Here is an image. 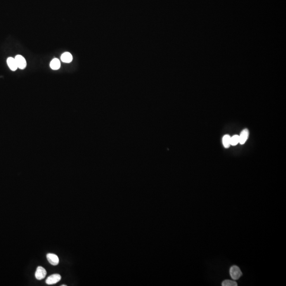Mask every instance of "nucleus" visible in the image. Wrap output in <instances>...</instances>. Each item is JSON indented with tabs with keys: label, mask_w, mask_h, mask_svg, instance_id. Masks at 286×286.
Returning a JSON list of instances; mask_svg holds the SVG:
<instances>
[{
	"label": "nucleus",
	"mask_w": 286,
	"mask_h": 286,
	"mask_svg": "<svg viewBox=\"0 0 286 286\" xmlns=\"http://www.w3.org/2000/svg\"><path fill=\"white\" fill-rule=\"evenodd\" d=\"M47 274V271L43 267H39L37 268L36 271L35 272V277L38 280H40L44 279Z\"/></svg>",
	"instance_id": "obj_3"
},
{
	"label": "nucleus",
	"mask_w": 286,
	"mask_h": 286,
	"mask_svg": "<svg viewBox=\"0 0 286 286\" xmlns=\"http://www.w3.org/2000/svg\"><path fill=\"white\" fill-rule=\"evenodd\" d=\"M61 279V276L59 274H54L51 275L46 280L47 284H54L59 282Z\"/></svg>",
	"instance_id": "obj_4"
},
{
	"label": "nucleus",
	"mask_w": 286,
	"mask_h": 286,
	"mask_svg": "<svg viewBox=\"0 0 286 286\" xmlns=\"http://www.w3.org/2000/svg\"><path fill=\"white\" fill-rule=\"evenodd\" d=\"M231 145L235 146L239 143V136L238 135H234L231 137Z\"/></svg>",
	"instance_id": "obj_12"
},
{
	"label": "nucleus",
	"mask_w": 286,
	"mask_h": 286,
	"mask_svg": "<svg viewBox=\"0 0 286 286\" xmlns=\"http://www.w3.org/2000/svg\"><path fill=\"white\" fill-rule=\"evenodd\" d=\"M47 260L52 265H57L59 263V258L57 255L53 253H48L47 255Z\"/></svg>",
	"instance_id": "obj_6"
},
{
	"label": "nucleus",
	"mask_w": 286,
	"mask_h": 286,
	"mask_svg": "<svg viewBox=\"0 0 286 286\" xmlns=\"http://www.w3.org/2000/svg\"><path fill=\"white\" fill-rule=\"evenodd\" d=\"M223 286H237L238 283L235 281L229 280H225L222 283Z\"/></svg>",
	"instance_id": "obj_11"
},
{
	"label": "nucleus",
	"mask_w": 286,
	"mask_h": 286,
	"mask_svg": "<svg viewBox=\"0 0 286 286\" xmlns=\"http://www.w3.org/2000/svg\"><path fill=\"white\" fill-rule=\"evenodd\" d=\"M61 60L63 62L69 63L73 60V57L71 53L68 52L64 53L61 56Z\"/></svg>",
	"instance_id": "obj_8"
},
{
	"label": "nucleus",
	"mask_w": 286,
	"mask_h": 286,
	"mask_svg": "<svg viewBox=\"0 0 286 286\" xmlns=\"http://www.w3.org/2000/svg\"><path fill=\"white\" fill-rule=\"evenodd\" d=\"M229 273L233 280H238L242 276V272L239 268L236 265H233L229 270Z\"/></svg>",
	"instance_id": "obj_1"
},
{
	"label": "nucleus",
	"mask_w": 286,
	"mask_h": 286,
	"mask_svg": "<svg viewBox=\"0 0 286 286\" xmlns=\"http://www.w3.org/2000/svg\"><path fill=\"white\" fill-rule=\"evenodd\" d=\"M8 65L10 69L12 71H15L18 68L17 65L16 63L15 58L13 57H10L7 59Z\"/></svg>",
	"instance_id": "obj_7"
},
{
	"label": "nucleus",
	"mask_w": 286,
	"mask_h": 286,
	"mask_svg": "<svg viewBox=\"0 0 286 286\" xmlns=\"http://www.w3.org/2000/svg\"><path fill=\"white\" fill-rule=\"evenodd\" d=\"M50 68L54 70H57L61 67V63L59 59L54 58L51 61L50 64Z\"/></svg>",
	"instance_id": "obj_9"
},
{
	"label": "nucleus",
	"mask_w": 286,
	"mask_h": 286,
	"mask_svg": "<svg viewBox=\"0 0 286 286\" xmlns=\"http://www.w3.org/2000/svg\"><path fill=\"white\" fill-rule=\"evenodd\" d=\"M62 286H66V284H62Z\"/></svg>",
	"instance_id": "obj_13"
},
{
	"label": "nucleus",
	"mask_w": 286,
	"mask_h": 286,
	"mask_svg": "<svg viewBox=\"0 0 286 286\" xmlns=\"http://www.w3.org/2000/svg\"><path fill=\"white\" fill-rule=\"evenodd\" d=\"M249 135V132L248 129H243L239 136V143L241 145H243L246 142V141L248 140V137Z\"/></svg>",
	"instance_id": "obj_5"
},
{
	"label": "nucleus",
	"mask_w": 286,
	"mask_h": 286,
	"mask_svg": "<svg viewBox=\"0 0 286 286\" xmlns=\"http://www.w3.org/2000/svg\"><path fill=\"white\" fill-rule=\"evenodd\" d=\"M14 58L16 60L18 68L21 69H23L25 68L27 66L26 61L23 56L18 55L16 56Z\"/></svg>",
	"instance_id": "obj_2"
},
{
	"label": "nucleus",
	"mask_w": 286,
	"mask_h": 286,
	"mask_svg": "<svg viewBox=\"0 0 286 286\" xmlns=\"http://www.w3.org/2000/svg\"><path fill=\"white\" fill-rule=\"evenodd\" d=\"M230 141H231V136H230L228 135H226L223 136V139H222V142H223V144L224 148H228L230 147V145H231Z\"/></svg>",
	"instance_id": "obj_10"
}]
</instances>
